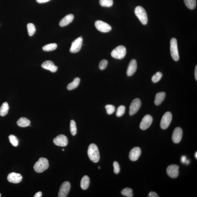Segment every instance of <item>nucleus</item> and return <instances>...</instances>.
<instances>
[{"instance_id": "1", "label": "nucleus", "mask_w": 197, "mask_h": 197, "mask_svg": "<svg viewBox=\"0 0 197 197\" xmlns=\"http://www.w3.org/2000/svg\"><path fill=\"white\" fill-rule=\"evenodd\" d=\"M88 155L90 159L94 163H97L100 159L98 148L95 144H92L89 146Z\"/></svg>"}, {"instance_id": "2", "label": "nucleus", "mask_w": 197, "mask_h": 197, "mask_svg": "<svg viewBox=\"0 0 197 197\" xmlns=\"http://www.w3.org/2000/svg\"><path fill=\"white\" fill-rule=\"evenodd\" d=\"M49 166L48 160L46 158L41 157L35 164L33 168L36 172L41 173L46 170Z\"/></svg>"}, {"instance_id": "3", "label": "nucleus", "mask_w": 197, "mask_h": 197, "mask_svg": "<svg viewBox=\"0 0 197 197\" xmlns=\"http://www.w3.org/2000/svg\"><path fill=\"white\" fill-rule=\"evenodd\" d=\"M135 13L140 22L144 25H146L148 21L147 13L142 6H138L135 9Z\"/></svg>"}, {"instance_id": "4", "label": "nucleus", "mask_w": 197, "mask_h": 197, "mask_svg": "<svg viewBox=\"0 0 197 197\" xmlns=\"http://www.w3.org/2000/svg\"><path fill=\"white\" fill-rule=\"evenodd\" d=\"M126 53V50L125 47L122 45H120L113 50L111 56L113 58L122 59L125 57Z\"/></svg>"}, {"instance_id": "5", "label": "nucleus", "mask_w": 197, "mask_h": 197, "mask_svg": "<svg viewBox=\"0 0 197 197\" xmlns=\"http://www.w3.org/2000/svg\"><path fill=\"white\" fill-rule=\"evenodd\" d=\"M170 50L172 58L175 61L179 60V56L178 49L177 40L175 38H172L170 40Z\"/></svg>"}, {"instance_id": "6", "label": "nucleus", "mask_w": 197, "mask_h": 197, "mask_svg": "<svg viewBox=\"0 0 197 197\" xmlns=\"http://www.w3.org/2000/svg\"><path fill=\"white\" fill-rule=\"evenodd\" d=\"M172 114L170 112H167L165 113L162 117L160 126L163 129H166L170 126L172 120Z\"/></svg>"}, {"instance_id": "7", "label": "nucleus", "mask_w": 197, "mask_h": 197, "mask_svg": "<svg viewBox=\"0 0 197 197\" xmlns=\"http://www.w3.org/2000/svg\"><path fill=\"white\" fill-rule=\"evenodd\" d=\"M83 41V38L81 37L75 40L72 43L70 52L72 53H76L79 52L81 49Z\"/></svg>"}, {"instance_id": "8", "label": "nucleus", "mask_w": 197, "mask_h": 197, "mask_svg": "<svg viewBox=\"0 0 197 197\" xmlns=\"http://www.w3.org/2000/svg\"><path fill=\"white\" fill-rule=\"evenodd\" d=\"M96 28L101 32L107 33L111 30V27L109 24L101 21H97L95 22Z\"/></svg>"}, {"instance_id": "9", "label": "nucleus", "mask_w": 197, "mask_h": 197, "mask_svg": "<svg viewBox=\"0 0 197 197\" xmlns=\"http://www.w3.org/2000/svg\"><path fill=\"white\" fill-rule=\"evenodd\" d=\"M141 105V101L138 98H136L132 101L130 106L129 113L130 116H132L139 110Z\"/></svg>"}, {"instance_id": "10", "label": "nucleus", "mask_w": 197, "mask_h": 197, "mask_svg": "<svg viewBox=\"0 0 197 197\" xmlns=\"http://www.w3.org/2000/svg\"><path fill=\"white\" fill-rule=\"evenodd\" d=\"M71 188V184L68 182H65L61 185L58 193L59 197H67Z\"/></svg>"}, {"instance_id": "11", "label": "nucleus", "mask_w": 197, "mask_h": 197, "mask_svg": "<svg viewBox=\"0 0 197 197\" xmlns=\"http://www.w3.org/2000/svg\"><path fill=\"white\" fill-rule=\"evenodd\" d=\"M152 122V116L149 115H146L143 118L140 124L139 127L141 130H146L151 126Z\"/></svg>"}, {"instance_id": "12", "label": "nucleus", "mask_w": 197, "mask_h": 197, "mask_svg": "<svg viewBox=\"0 0 197 197\" xmlns=\"http://www.w3.org/2000/svg\"><path fill=\"white\" fill-rule=\"evenodd\" d=\"M53 142L55 145L64 147L67 145L68 139L65 135H60L53 139Z\"/></svg>"}, {"instance_id": "13", "label": "nucleus", "mask_w": 197, "mask_h": 197, "mask_svg": "<svg viewBox=\"0 0 197 197\" xmlns=\"http://www.w3.org/2000/svg\"><path fill=\"white\" fill-rule=\"evenodd\" d=\"M179 167L176 165H170L167 168V173L172 178H176L179 175Z\"/></svg>"}, {"instance_id": "14", "label": "nucleus", "mask_w": 197, "mask_h": 197, "mask_svg": "<svg viewBox=\"0 0 197 197\" xmlns=\"http://www.w3.org/2000/svg\"><path fill=\"white\" fill-rule=\"evenodd\" d=\"M183 136L182 129L179 127H177L174 129L172 135V140L176 144L179 143L180 142Z\"/></svg>"}, {"instance_id": "15", "label": "nucleus", "mask_w": 197, "mask_h": 197, "mask_svg": "<svg viewBox=\"0 0 197 197\" xmlns=\"http://www.w3.org/2000/svg\"><path fill=\"white\" fill-rule=\"evenodd\" d=\"M7 179L10 183L18 184L21 182L22 177L20 174L12 172L8 175Z\"/></svg>"}, {"instance_id": "16", "label": "nucleus", "mask_w": 197, "mask_h": 197, "mask_svg": "<svg viewBox=\"0 0 197 197\" xmlns=\"http://www.w3.org/2000/svg\"><path fill=\"white\" fill-rule=\"evenodd\" d=\"M141 150L139 147H135L130 151L129 157L132 161H135L138 160L141 154Z\"/></svg>"}, {"instance_id": "17", "label": "nucleus", "mask_w": 197, "mask_h": 197, "mask_svg": "<svg viewBox=\"0 0 197 197\" xmlns=\"http://www.w3.org/2000/svg\"><path fill=\"white\" fill-rule=\"evenodd\" d=\"M43 69L48 70L52 72H55L57 70V67L55 65L53 62L50 60L45 61L41 65Z\"/></svg>"}, {"instance_id": "18", "label": "nucleus", "mask_w": 197, "mask_h": 197, "mask_svg": "<svg viewBox=\"0 0 197 197\" xmlns=\"http://www.w3.org/2000/svg\"><path fill=\"white\" fill-rule=\"evenodd\" d=\"M137 69V62L135 59L131 61L129 64L127 71V75L131 76L133 75Z\"/></svg>"}, {"instance_id": "19", "label": "nucleus", "mask_w": 197, "mask_h": 197, "mask_svg": "<svg viewBox=\"0 0 197 197\" xmlns=\"http://www.w3.org/2000/svg\"><path fill=\"white\" fill-rule=\"evenodd\" d=\"M74 19V15L72 14H69L65 16L60 21L59 23V25L61 27H65L71 23Z\"/></svg>"}, {"instance_id": "20", "label": "nucleus", "mask_w": 197, "mask_h": 197, "mask_svg": "<svg viewBox=\"0 0 197 197\" xmlns=\"http://www.w3.org/2000/svg\"><path fill=\"white\" fill-rule=\"evenodd\" d=\"M166 94L164 92L157 93L155 97L154 103L157 106L160 105L165 98Z\"/></svg>"}, {"instance_id": "21", "label": "nucleus", "mask_w": 197, "mask_h": 197, "mask_svg": "<svg viewBox=\"0 0 197 197\" xmlns=\"http://www.w3.org/2000/svg\"><path fill=\"white\" fill-rule=\"evenodd\" d=\"M17 124L19 126L24 128L30 125V121L27 118L22 117L20 118L17 121Z\"/></svg>"}, {"instance_id": "22", "label": "nucleus", "mask_w": 197, "mask_h": 197, "mask_svg": "<svg viewBox=\"0 0 197 197\" xmlns=\"http://www.w3.org/2000/svg\"><path fill=\"white\" fill-rule=\"evenodd\" d=\"M90 183L89 178L87 176H84L82 178L81 182V189L86 190L89 187Z\"/></svg>"}, {"instance_id": "23", "label": "nucleus", "mask_w": 197, "mask_h": 197, "mask_svg": "<svg viewBox=\"0 0 197 197\" xmlns=\"http://www.w3.org/2000/svg\"><path fill=\"white\" fill-rule=\"evenodd\" d=\"M80 81V78H75L74 81L70 83H69L68 85L67 88L68 90H72L75 89L77 88V87L79 85Z\"/></svg>"}, {"instance_id": "24", "label": "nucleus", "mask_w": 197, "mask_h": 197, "mask_svg": "<svg viewBox=\"0 0 197 197\" xmlns=\"http://www.w3.org/2000/svg\"><path fill=\"white\" fill-rule=\"evenodd\" d=\"M9 106L8 103L5 102L2 104L0 107V116H4L8 114L9 110Z\"/></svg>"}, {"instance_id": "25", "label": "nucleus", "mask_w": 197, "mask_h": 197, "mask_svg": "<svg viewBox=\"0 0 197 197\" xmlns=\"http://www.w3.org/2000/svg\"><path fill=\"white\" fill-rule=\"evenodd\" d=\"M57 47V45L56 43H50V44L45 45L43 47V49L44 51H52L56 49Z\"/></svg>"}, {"instance_id": "26", "label": "nucleus", "mask_w": 197, "mask_h": 197, "mask_svg": "<svg viewBox=\"0 0 197 197\" xmlns=\"http://www.w3.org/2000/svg\"><path fill=\"white\" fill-rule=\"evenodd\" d=\"M186 7L189 9H194L196 6V0H184Z\"/></svg>"}, {"instance_id": "27", "label": "nucleus", "mask_w": 197, "mask_h": 197, "mask_svg": "<svg viewBox=\"0 0 197 197\" xmlns=\"http://www.w3.org/2000/svg\"><path fill=\"white\" fill-rule=\"evenodd\" d=\"M27 29L28 33L30 36H32L36 32L35 27L34 24L32 23H29L27 24Z\"/></svg>"}, {"instance_id": "28", "label": "nucleus", "mask_w": 197, "mask_h": 197, "mask_svg": "<svg viewBox=\"0 0 197 197\" xmlns=\"http://www.w3.org/2000/svg\"><path fill=\"white\" fill-rule=\"evenodd\" d=\"M121 194L128 197H132L133 196L132 190L131 188H126L123 189L121 191Z\"/></svg>"}, {"instance_id": "29", "label": "nucleus", "mask_w": 197, "mask_h": 197, "mask_svg": "<svg viewBox=\"0 0 197 197\" xmlns=\"http://www.w3.org/2000/svg\"><path fill=\"white\" fill-rule=\"evenodd\" d=\"M99 3L101 6L104 7H110L113 4V0H100Z\"/></svg>"}, {"instance_id": "30", "label": "nucleus", "mask_w": 197, "mask_h": 197, "mask_svg": "<svg viewBox=\"0 0 197 197\" xmlns=\"http://www.w3.org/2000/svg\"><path fill=\"white\" fill-rule=\"evenodd\" d=\"M70 129L71 134L73 136L76 135L77 133V128L75 122L74 120H71L70 122Z\"/></svg>"}, {"instance_id": "31", "label": "nucleus", "mask_w": 197, "mask_h": 197, "mask_svg": "<svg viewBox=\"0 0 197 197\" xmlns=\"http://www.w3.org/2000/svg\"><path fill=\"white\" fill-rule=\"evenodd\" d=\"M163 76V74L160 72H157L152 76L151 80L153 83H156L159 81Z\"/></svg>"}, {"instance_id": "32", "label": "nucleus", "mask_w": 197, "mask_h": 197, "mask_svg": "<svg viewBox=\"0 0 197 197\" xmlns=\"http://www.w3.org/2000/svg\"><path fill=\"white\" fill-rule=\"evenodd\" d=\"M9 141L11 144L14 146H17L18 145V141L17 138L13 135H10L9 137Z\"/></svg>"}, {"instance_id": "33", "label": "nucleus", "mask_w": 197, "mask_h": 197, "mask_svg": "<svg viewBox=\"0 0 197 197\" xmlns=\"http://www.w3.org/2000/svg\"><path fill=\"white\" fill-rule=\"evenodd\" d=\"M125 111V107L122 105L119 106L117 110L116 116L118 117H121L124 114Z\"/></svg>"}, {"instance_id": "34", "label": "nucleus", "mask_w": 197, "mask_h": 197, "mask_svg": "<svg viewBox=\"0 0 197 197\" xmlns=\"http://www.w3.org/2000/svg\"><path fill=\"white\" fill-rule=\"evenodd\" d=\"M105 108L107 114L109 115L113 114L116 110L115 106L111 104L106 106Z\"/></svg>"}, {"instance_id": "35", "label": "nucleus", "mask_w": 197, "mask_h": 197, "mask_svg": "<svg viewBox=\"0 0 197 197\" xmlns=\"http://www.w3.org/2000/svg\"><path fill=\"white\" fill-rule=\"evenodd\" d=\"M108 62L107 60H103L101 61L99 64V68L101 70H103L106 68Z\"/></svg>"}, {"instance_id": "36", "label": "nucleus", "mask_w": 197, "mask_h": 197, "mask_svg": "<svg viewBox=\"0 0 197 197\" xmlns=\"http://www.w3.org/2000/svg\"><path fill=\"white\" fill-rule=\"evenodd\" d=\"M113 167L114 168V172L115 173L117 174L120 172V169L119 164L118 162L115 161L113 163Z\"/></svg>"}, {"instance_id": "37", "label": "nucleus", "mask_w": 197, "mask_h": 197, "mask_svg": "<svg viewBox=\"0 0 197 197\" xmlns=\"http://www.w3.org/2000/svg\"><path fill=\"white\" fill-rule=\"evenodd\" d=\"M148 197H158L159 196H158V195L156 193L154 192H151L149 193V195H148Z\"/></svg>"}, {"instance_id": "38", "label": "nucleus", "mask_w": 197, "mask_h": 197, "mask_svg": "<svg viewBox=\"0 0 197 197\" xmlns=\"http://www.w3.org/2000/svg\"><path fill=\"white\" fill-rule=\"evenodd\" d=\"M50 0H36L37 2L39 3H43L48 2Z\"/></svg>"}, {"instance_id": "39", "label": "nucleus", "mask_w": 197, "mask_h": 197, "mask_svg": "<svg viewBox=\"0 0 197 197\" xmlns=\"http://www.w3.org/2000/svg\"><path fill=\"white\" fill-rule=\"evenodd\" d=\"M186 156H182V158H181V162L183 164H185L186 163Z\"/></svg>"}, {"instance_id": "40", "label": "nucleus", "mask_w": 197, "mask_h": 197, "mask_svg": "<svg viewBox=\"0 0 197 197\" xmlns=\"http://www.w3.org/2000/svg\"><path fill=\"white\" fill-rule=\"evenodd\" d=\"M42 195V193L41 192H38L36 193L35 194L34 197H41Z\"/></svg>"}, {"instance_id": "41", "label": "nucleus", "mask_w": 197, "mask_h": 197, "mask_svg": "<svg viewBox=\"0 0 197 197\" xmlns=\"http://www.w3.org/2000/svg\"><path fill=\"white\" fill-rule=\"evenodd\" d=\"M195 79L196 80V81H197V66L196 65V67H195Z\"/></svg>"}, {"instance_id": "42", "label": "nucleus", "mask_w": 197, "mask_h": 197, "mask_svg": "<svg viewBox=\"0 0 197 197\" xmlns=\"http://www.w3.org/2000/svg\"><path fill=\"white\" fill-rule=\"evenodd\" d=\"M189 163H190L189 160L187 159L186 160L185 164H186L188 165V164H189Z\"/></svg>"}, {"instance_id": "43", "label": "nucleus", "mask_w": 197, "mask_h": 197, "mask_svg": "<svg viewBox=\"0 0 197 197\" xmlns=\"http://www.w3.org/2000/svg\"><path fill=\"white\" fill-rule=\"evenodd\" d=\"M195 158H196V159H197V151L195 153Z\"/></svg>"}, {"instance_id": "44", "label": "nucleus", "mask_w": 197, "mask_h": 197, "mask_svg": "<svg viewBox=\"0 0 197 197\" xmlns=\"http://www.w3.org/2000/svg\"><path fill=\"white\" fill-rule=\"evenodd\" d=\"M98 168L99 169H100V167H99V166L98 167Z\"/></svg>"}, {"instance_id": "45", "label": "nucleus", "mask_w": 197, "mask_h": 197, "mask_svg": "<svg viewBox=\"0 0 197 197\" xmlns=\"http://www.w3.org/2000/svg\"><path fill=\"white\" fill-rule=\"evenodd\" d=\"M62 151H64V149H62Z\"/></svg>"}, {"instance_id": "46", "label": "nucleus", "mask_w": 197, "mask_h": 197, "mask_svg": "<svg viewBox=\"0 0 197 197\" xmlns=\"http://www.w3.org/2000/svg\"><path fill=\"white\" fill-rule=\"evenodd\" d=\"M1 193H0V197H1Z\"/></svg>"}]
</instances>
